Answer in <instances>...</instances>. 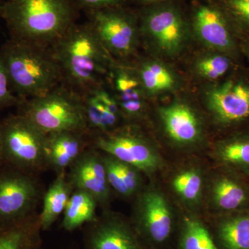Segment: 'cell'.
Returning <instances> with one entry per match:
<instances>
[{
    "label": "cell",
    "mask_w": 249,
    "mask_h": 249,
    "mask_svg": "<svg viewBox=\"0 0 249 249\" xmlns=\"http://www.w3.org/2000/svg\"><path fill=\"white\" fill-rule=\"evenodd\" d=\"M49 49L60 68L62 83L80 95L104 83L112 65L110 54L89 23L72 24Z\"/></svg>",
    "instance_id": "1"
},
{
    "label": "cell",
    "mask_w": 249,
    "mask_h": 249,
    "mask_svg": "<svg viewBox=\"0 0 249 249\" xmlns=\"http://www.w3.org/2000/svg\"><path fill=\"white\" fill-rule=\"evenodd\" d=\"M10 38L49 48L74 24L70 0H6L0 6Z\"/></svg>",
    "instance_id": "2"
},
{
    "label": "cell",
    "mask_w": 249,
    "mask_h": 249,
    "mask_svg": "<svg viewBox=\"0 0 249 249\" xmlns=\"http://www.w3.org/2000/svg\"><path fill=\"white\" fill-rule=\"evenodd\" d=\"M11 89L21 100L43 96L62 83L49 48L10 38L0 49Z\"/></svg>",
    "instance_id": "3"
},
{
    "label": "cell",
    "mask_w": 249,
    "mask_h": 249,
    "mask_svg": "<svg viewBox=\"0 0 249 249\" xmlns=\"http://www.w3.org/2000/svg\"><path fill=\"white\" fill-rule=\"evenodd\" d=\"M17 114L46 134L62 131L88 132L81 96L64 84L38 97L21 100Z\"/></svg>",
    "instance_id": "4"
},
{
    "label": "cell",
    "mask_w": 249,
    "mask_h": 249,
    "mask_svg": "<svg viewBox=\"0 0 249 249\" xmlns=\"http://www.w3.org/2000/svg\"><path fill=\"white\" fill-rule=\"evenodd\" d=\"M0 132L4 165L34 175L48 170L47 134L17 113L1 119Z\"/></svg>",
    "instance_id": "5"
},
{
    "label": "cell",
    "mask_w": 249,
    "mask_h": 249,
    "mask_svg": "<svg viewBox=\"0 0 249 249\" xmlns=\"http://www.w3.org/2000/svg\"><path fill=\"white\" fill-rule=\"evenodd\" d=\"M130 222L141 243L152 249L166 245L176 230L173 206L163 192L145 186L134 198Z\"/></svg>",
    "instance_id": "6"
},
{
    "label": "cell",
    "mask_w": 249,
    "mask_h": 249,
    "mask_svg": "<svg viewBox=\"0 0 249 249\" xmlns=\"http://www.w3.org/2000/svg\"><path fill=\"white\" fill-rule=\"evenodd\" d=\"M89 136L90 146L133 165L147 177L153 176L164 166L161 156L135 124Z\"/></svg>",
    "instance_id": "7"
},
{
    "label": "cell",
    "mask_w": 249,
    "mask_h": 249,
    "mask_svg": "<svg viewBox=\"0 0 249 249\" xmlns=\"http://www.w3.org/2000/svg\"><path fill=\"white\" fill-rule=\"evenodd\" d=\"M37 176L7 165L0 167V227L38 214L46 191Z\"/></svg>",
    "instance_id": "8"
},
{
    "label": "cell",
    "mask_w": 249,
    "mask_h": 249,
    "mask_svg": "<svg viewBox=\"0 0 249 249\" xmlns=\"http://www.w3.org/2000/svg\"><path fill=\"white\" fill-rule=\"evenodd\" d=\"M90 25L109 54L119 57L131 55L137 44L134 18L115 7L89 11Z\"/></svg>",
    "instance_id": "9"
},
{
    "label": "cell",
    "mask_w": 249,
    "mask_h": 249,
    "mask_svg": "<svg viewBox=\"0 0 249 249\" xmlns=\"http://www.w3.org/2000/svg\"><path fill=\"white\" fill-rule=\"evenodd\" d=\"M67 171V178L73 189L89 193L103 211L109 210L113 191L108 182L102 152L88 147Z\"/></svg>",
    "instance_id": "10"
},
{
    "label": "cell",
    "mask_w": 249,
    "mask_h": 249,
    "mask_svg": "<svg viewBox=\"0 0 249 249\" xmlns=\"http://www.w3.org/2000/svg\"><path fill=\"white\" fill-rule=\"evenodd\" d=\"M85 244L86 249H142L130 220L110 210L88 224Z\"/></svg>",
    "instance_id": "11"
},
{
    "label": "cell",
    "mask_w": 249,
    "mask_h": 249,
    "mask_svg": "<svg viewBox=\"0 0 249 249\" xmlns=\"http://www.w3.org/2000/svg\"><path fill=\"white\" fill-rule=\"evenodd\" d=\"M208 106L218 122L225 125L249 119V82L231 78L211 90Z\"/></svg>",
    "instance_id": "12"
},
{
    "label": "cell",
    "mask_w": 249,
    "mask_h": 249,
    "mask_svg": "<svg viewBox=\"0 0 249 249\" xmlns=\"http://www.w3.org/2000/svg\"><path fill=\"white\" fill-rule=\"evenodd\" d=\"M142 31L163 52L173 53L181 48L186 27L181 14L170 6L152 10L142 21Z\"/></svg>",
    "instance_id": "13"
},
{
    "label": "cell",
    "mask_w": 249,
    "mask_h": 249,
    "mask_svg": "<svg viewBox=\"0 0 249 249\" xmlns=\"http://www.w3.org/2000/svg\"><path fill=\"white\" fill-rule=\"evenodd\" d=\"M80 96L89 134L106 133L119 127L123 118L120 108L114 94L106 89L104 83Z\"/></svg>",
    "instance_id": "14"
},
{
    "label": "cell",
    "mask_w": 249,
    "mask_h": 249,
    "mask_svg": "<svg viewBox=\"0 0 249 249\" xmlns=\"http://www.w3.org/2000/svg\"><path fill=\"white\" fill-rule=\"evenodd\" d=\"M90 146L89 132L62 131L47 134V168L57 175L67 173L72 163Z\"/></svg>",
    "instance_id": "15"
},
{
    "label": "cell",
    "mask_w": 249,
    "mask_h": 249,
    "mask_svg": "<svg viewBox=\"0 0 249 249\" xmlns=\"http://www.w3.org/2000/svg\"><path fill=\"white\" fill-rule=\"evenodd\" d=\"M229 15L211 6H203L196 11L195 27L201 40L229 55L235 53L236 43Z\"/></svg>",
    "instance_id": "16"
},
{
    "label": "cell",
    "mask_w": 249,
    "mask_h": 249,
    "mask_svg": "<svg viewBox=\"0 0 249 249\" xmlns=\"http://www.w3.org/2000/svg\"><path fill=\"white\" fill-rule=\"evenodd\" d=\"M113 85L115 97L123 118L136 120L142 117L145 111L144 88L136 71L124 68L114 67Z\"/></svg>",
    "instance_id": "17"
},
{
    "label": "cell",
    "mask_w": 249,
    "mask_h": 249,
    "mask_svg": "<svg viewBox=\"0 0 249 249\" xmlns=\"http://www.w3.org/2000/svg\"><path fill=\"white\" fill-rule=\"evenodd\" d=\"M160 116L165 132L175 143L191 146L201 137L200 122L194 111L181 103L161 108Z\"/></svg>",
    "instance_id": "18"
},
{
    "label": "cell",
    "mask_w": 249,
    "mask_h": 249,
    "mask_svg": "<svg viewBox=\"0 0 249 249\" xmlns=\"http://www.w3.org/2000/svg\"><path fill=\"white\" fill-rule=\"evenodd\" d=\"M102 154L108 182L112 191L124 199H134L145 186L144 174L133 165L108 154Z\"/></svg>",
    "instance_id": "19"
},
{
    "label": "cell",
    "mask_w": 249,
    "mask_h": 249,
    "mask_svg": "<svg viewBox=\"0 0 249 249\" xmlns=\"http://www.w3.org/2000/svg\"><path fill=\"white\" fill-rule=\"evenodd\" d=\"M248 192L237 179L219 175L208 186V200L211 209L218 212H229L240 209L247 202Z\"/></svg>",
    "instance_id": "20"
},
{
    "label": "cell",
    "mask_w": 249,
    "mask_h": 249,
    "mask_svg": "<svg viewBox=\"0 0 249 249\" xmlns=\"http://www.w3.org/2000/svg\"><path fill=\"white\" fill-rule=\"evenodd\" d=\"M172 191L188 209H196L204 197V172L196 165H188L178 170L170 181Z\"/></svg>",
    "instance_id": "21"
},
{
    "label": "cell",
    "mask_w": 249,
    "mask_h": 249,
    "mask_svg": "<svg viewBox=\"0 0 249 249\" xmlns=\"http://www.w3.org/2000/svg\"><path fill=\"white\" fill-rule=\"evenodd\" d=\"M39 214L22 222L0 227V249H42Z\"/></svg>",
    "instance_id": "22"
},
{
    "label": "cell",
    "mask_w": 249,
    "mask_h": 249,
    "mask_svg": "<svg viewBox=\"0 0 249 249\" xmlns=\"http://www.w3.org/2000/svg\"><path fill=\"white\" fill-rule=\"evenodd\" d=\"M73 190L67 178V173L56 175L42 199V209L39 213L42 231L49 230L63 213Z\"/></svg>",
    "instance_id": "23"
},
{
    "label": "cell",
    "mask_w": 249,
    "mask_h": 249,
    "mask_svg": "<svg viewBox=\"0 0 249 249\" xmlns=\"http://www.w3.org/2000/svg\"><path fill=\"white\" fill-rule=\"evenodd\" d=\"M212 235L219 249H249V214L221 218Z\"/></svg>",
    "instance_id": "24"
},
{
    "label": "cell",
    "mask_w": 249,
    "mask_h": 249,
    "mask_svg": "<svg viewBox=\"0 0 249 249\" xmlns=\"http://www.w3.org/2000/svg\"><path fill=\"white\" fill-rule=\"evenodd\" d=\"M98 204L89 193L74 189L63 212L62 226L67 231H73L97 217Z\"/></svg>",
    "instance_id": "25"
},
{
    "label": "cell",
    "mask_w": 249,
    "mask_h": 249,
    "mask_svg": "<svg viewBox=\"0 0 249 249\" xmlns=\"http://www.w3.org/2000/svg\"><path fill=\"white\" fill-rule=\"evenodd\" d=\"M178 229L177 249H219L209 228L194 214H185Z\"/></svg>",
    "instance_id": "26"
},
{
    "label": "cell",
    "mask_w": 249,
    "mask_h": 249,
    "mask_svg": "<svg viewBox=\"0 0 249 249\" xmlns=\"http://www.w3.org/2000/svg\"><path fill=\"white\" fill-rule=\"evenodd\" d=\"M214 156L224 164L249 170V137H235L220 142Z\"/></svg>",
    "instance_id": "27"
},
{
    "label": "cell",
    "mask_w": 249,
    "mask_h": 249,
    "mask_svg": "<svg viewBox=\"0 0 249 249\" xmlns=\"http://www.w3.org/2000/svg\"><path fill=\"white\" fill-rule=\"evenodd\" d=\"M137 71L144 89L149 92L170 89L175 85L172 73L160 64L155 62L142 64Z\"/></svg>",
    "instance_id": "28"
},
{
    "label": "cell",
    "mask_w": 249,
    "mask_h": 249,
    "mask_svg": "<svg viewBox=\"0 0 249 249\" xmlns=\"http://www.w3.org/2000/svg\"><path fill=\"white\" fill-rule=\"evenodd\" d=\"M232 65V60L229 55H214L201 60L197 68L205 78L217 80L227 74Z\"/></svg>",
    "instance_id": "29"
},
{
    "label": "cell",
    "mask_w": 249,
    "mask_h": 249,
    "mask_svg": "<svg viewBox=\"0 0 249 249\" xmlns=\"http://www.w3.org/2000/svg\"><path fill=\"white\" fill-rule=\"evenodd\" d=\"M224 9L234 24L249 31V0H224Z\"/></svg>",
    "instance_id": "30"
},
{
    "label": "cell",
    "mask_w": 249,
    "mask_h": 249,
    "mask_svg": "<svg viewBox=\"0 0 249 249\" xmlns=\"http://www.w3.org/2000/svg\"><path fill=\"white\" fill-rule=\"evenodd\" d=\"M21 99L11 89L7 70L0 55V110L6 108L18 107Z\"/></svg>",
    "instance_id": "31"
},
{
    "label": "cell",
    "mask_w": 249,
    "mask_h": 249,
    "mask_svg": "<svg viewBox=\"0 0 249 249\" xmlns=\"http://www.w3.org/2000/svg\"><path fill=\"white\" fill-rule=\"evenodd\" d=\"M71 3L78 4L88 11L107 9L117 6L123 0H70Z\"/></svg>",
    "instance_id": "32"
},
{
    "label": "cell",
    "mask_w": 249,
    "mask_h": 249,
    "mask_svg": "<svg viewBox=\"0 0 249 249\" xmlns=\"http://www.w3.org/2000/svg\"><path fill=\"white\" fill-rule=\"evenodd\" d=\"M0 128H1V119H0ZM4 165L3 163L2 152H1V132H0V167Z\"/></svg>",
    "instance_id": "33"
},
{
    "label": "cell",
    "mask_w": 249,
    "mask_h": 249,
    "mask_svg": "<svg viewBox=\"0 0 249 249\" xmlns=\"http://www.w3.org/2000/svg\"><path fill=\"white\" fill-rule=\"evenodd\" d=\"M143 1H147V2H153V1H163V0H143Z\"/></svg>",
    "instance_id": "34"
},
{
    "label": "cell",
    "mask_w": 249,
    "mask_h": 249,
    "mask_svg": "<svg viewBox=\"0 0 249 249\" xmlns=\"http://www.w3.org/2000/svg\"><path fill=\"white\" fill-rule=\"evenodd\" d=\"M246 49H247V55H248L249 58V42L247 43V48H246Z\"/></svg>",
    "instance_id": "35"
}]
</instances>
